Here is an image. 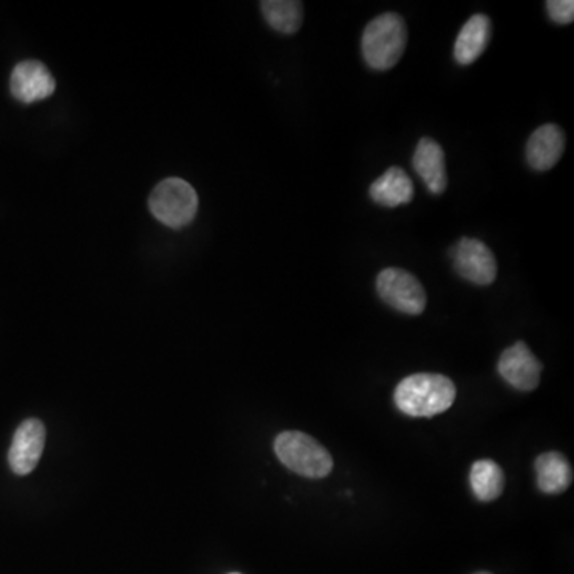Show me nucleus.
I'll return each instance as SVG.
<instances>
[{
	"instance_id": "obj_1",
	"label": "nucleus",
	"mask_w": 574,
	"mask_h": 574,
	"mask_svg": "<svg viewBox=\"0 0 574 574\" xmlns=\"http://www.w3.org/2000/svg\"><path fill=\"white\" fill-rule=\"evenodd\" d=\"M457 388L452 380L439 374H415L405 377L394 391V402L405 415L415 418L436 417L452 407Z\"/></svg>"
},
{
	"instance_id": "obj_2",
	"label": "nucleus",
	"mask_w": 574,
	"mask_h": 574,
	"mask_svg": "<svg viewBox=\"0 0 574 574\" xmlns=\"http://www.w3.org/2000/svg\"><path fill=\"white\" fill-rule=\"evenodd\" d=\"M407 26L396 13H383L367 24L362 34V56L374 71H390L407 45Z\"/></svg>"
},
{
	"instance_id": "obj_3",
	"label": "nucleus",
	"mask_w": 574,
	"mask_h": 574,
	"mask_svg": "<svg viewBox=\"0 0 574 574\" xmlns=\"http://www.w3.org/2000/svg\"><path fill=\"white\" fill-rule=\"evenodd\" d=\"M275 453L287 469L307 479H324L334 468L331 453L300 431H284L276 437Z\"/></svg>"
},
{
	"instance_id": "obj_4",
	"label": "nucleus",
	"mask_w": 574,
	"mask_h": 574,
	"mask_svg": "<svg viewBox=\"0 0 574 574\" xmlns=\"http://www.w3.org/2000/svg\"><path fill=\"white\" fill-rule=\"evenodd\" d=\"M150 213L170 229H182L195 219L198 195L189 182L170 177L155 187L149 198Z\"/></svg>"
},
{
	"instance_id": "obj_5",
	"label": "nucleus",
	"mask_w": 574,
	"mask_h": 574,
	"mask_svg": "<svg viewBox=\"0 0 574 574\" xmlns=\"http://www.w3.org/2000/svg\"><path fill=\"white\" fill-rule=\"evenodd\" d=\"M377 292L383 302L405 315H421L425 311V289L412 273L402 268H385L380 272Z\"/></svg>"
},
{
	"instance_id": "obj_6",
	"label": "nucleus",
	"mask_w": 574,
	"mask_h": 574,
	"mask_svg": "<svg viewBox=\"0 0 574 574\" xmlns=\"http://www.w3.org/2000/svg\"><path fill=\"white\" fill-rule=\"evenodd\" d=\"M453 267L458 275L477 286H488L496 280L498 265L492 249L476 238H461L452 248Z\"/></svg>"
},
{
	"instance_id": "obj_7",
	"label": "nucleus",
	"mask_w": 574,
	"mask_h": 574,
	"mask_svg": "<svg viewBox=\"0 0 574 574\" xmlns=\"http://www.w3.org/2000/svg\"><path fill=\"white\" fill-rule=\"evenodd\" d=\"M47 431L42 421L29 418L23 421L13 436L12 447L8 452L10 468L18 476H28L39 463L45 449Z\"/></svg>"
},
{
	"instance_id": "obj_8",
	"label": "nucleus",
	"mask_w": 574,
	"mask_h": 574,
	"mask_svg": "<svg viewBox=\"0 0 574 574\" xmlns=\"http://www.w3.org/2000/svg\"><path fill=\"white\" fill-rule=\"evenodd\" d=\"M498 372L516 390L533 391L541 380L543 364L531 353L527 343L517 342L501 354Z\"/></svg>"
},
{
	"instance_id": "obj_9",
	"label": "nucleus",
	"mask_w": 574,
	"mask_h": 574,
	"mask_svg": "<svg viewBox=\"0 0 574 574\" xmlns=\"http://www.w3.org/2000/svg\"><path fill=\"white\" fill-rule=\"evenodd\" d=\"M10 90L21 103H37L55 93L56 80L44 63L29 59L13 69Z\"/></svg>"
},
{
	"instance_id": "obj_10",
	"label": "nucleus",
	"mask_w": 574,
	"mask_h": 574,
	"mask_svg": "<svg viewBox=\"0 0 574 574\" xmlns=\"http://www.w3.org/2000/svg\"><path fill=\"white\" fill-rule=\"evenodd\" d=\"M565 133L562 128L552 123L539 126L531 134L527 144L528 165L536 171H549L560 162L565 152Z\"/></svg>"
},
{
	"instance_id": "obj_11",
	"label": "nucleus",
	"mask_w": 574,
	"mask_h": 574,
	"mask_svg": "<svg viewBox=\"0 0 574 574\" xmlns=\"http://www.w3.org/2000/svg\"><path fill=\"white\" fill-rule=\"evenodd\" d=\"M413 168L421 181L425 182L429 192L433 195H442L445 192L449 184L445 170V154L434 139H420L413 155Z\"/></svg>"
},
{
	"instance_id": "obj_12",
	"label": "nucleus",
	"mask_w": 574,
	"mask_h": 574,
	"mask_svg": "<svg viewBox=\"0 0 574 574\" xmlns=\"http://www.w3.org/2000/svg\"><path fill=\"white\" fill-rule=\"evenodd\" d=\"M492 39V21L485 15H474L464 23L455 42L453 56L461 66H468L480 58Z\"/></svg>"
},
{
	"instance_id": "obj_13",
	"label": "nucleus",
	"mask_w": 574,
	"mask_h": 574,
	"mask_svg": "<svg viewBox=\"0 0 574 574\" xmlns=\"http://www.w3.org/2000/svg\"><path fill=\"white\" fill-rule=\"evenodd\" d=\"M370 198L383 208L407 205L413 198V182L404 170L393 166L370 185Z\"/></svg>"
},
{
	"instance_id": "obj_14",
	"label": "nucleus",
	"mask_w": 574,
	"mask_h": 574,
	"mask_svg": "<svg viewBox=\"0 0 574 574\" xmlns=\"http://www.w3.org/2000/svg\"><path fill=\"white\" fill-rule=\"evenodd\" d=\"M536 482L539 490L547 495H560L573 482V469L570 461L559 452L539 455L535 461Z\"/></svg>"
},
{
	"instance_id": "obj_15",
	"label": "nucleus",
	"mask_w": 574,
	"mask_h": 574,
	"mask_svg": "<svg viewBox=\"0 0 574 574\" xmlns=\"http://www.w3.org/2000/svg\"><path fill=\"white\" fill-rule=\"evenodd\" d=\"M260 10L265 20L281 34H295L302 28L303 4L295 0H264Z\"/></svg>"
},
{
	"instance_id": "obj_16",
	"label": "nucleus",
	"mask_w": 574,
	"mask_h": 574,
	"mask_svg": "<svg viewBox=\"0 0 574 574\" xmlns=\"http://www.w3.org/2000/svg\"><path fill=\"white\" fill-rule=\"evenodd\" d=\"M472 492L476 495L477 500L493 501L503 493L504 490V472L500 464L492 460H480L472 464L471 476Z\"/></svg>"
},
{
	"instance_id": "obj_17",
	"label": "nucleus",
	"mask_w": 574,
	"mask_h": 574,
	"mask_svg": "<svg viewBox=\"0 0 574 574\" xmlns=\"http://www.w3.org/2000/svg\"><path fill=\"white\" fill-rule=\"evenodd\" d=\"M546 10L554 23L571 24L574 20L573 0H547Z\"/></svg>"
},
{
	"instance_id": "obj_18",
	"label": "nucleus",
	"mask_w": 574,
	"mask_h": 574,
	"mask_svg": "<svg viewBox=\"0 0 574 574\" xmlns=\"http://www.w3.org/2000/svg\"><path fill=\"white\" fill-rule=\"evenodd\" d=\"M477 574H490V573H487V571H482V573H477Z\"/></svg>"
},
{
	"instance_id": "obj_19",
	"label": "nucleus",
	"mask_w": 574,
	"mask_h": 574,
	"mask_svg": "<svg viewBox=\"0 0 574 574\" xmlns=\"http://www.w3.org/2000/svg\"><path fill=\"white\" fill-rule=\"evenodd\" d=\"M232 574H240V573H232Z\"/></svg>"
}]
</instances>
